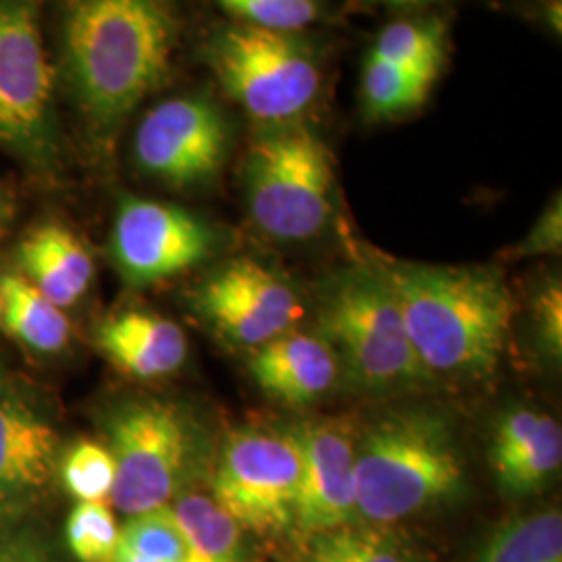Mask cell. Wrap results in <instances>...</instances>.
<instances>
[{"mask_svg":"<svg viewBox=\"0 0 562 562\" xmlns=\"http://www.w3.org/2000/svg\"><path fill=\"white\" fill-rule=\"evenodd\" d=\"M176 41L173 0H69L63 60L81 111L115 127L165 83Z\"/></svg>","mask_w":562,"mask_h":562,"instance_id":"6da1fadb","label":"cell"},{"mask_svg":"<svg viewBox=\"0 0 562 562\" xmlns=\"http://www.w3.org/2000/svg\"><path fill=\"white\" fill-rule=\"evenodd\" d=\"M398 302L411 346L434 375L483 380L503 359L515 301L487 267L390 262L378 267Z\"/></svg>","mask_w":562,"mask_h":562,"instance_id":"7a4b0ae2","label":"cell"},{"mask_svg":"<svg viewBox=\"0 0 562 562\" xmlns=\"http://www.w3.org/2000/svg\"><path fill=\"white\" fill-rule=\"evenodd\" d=\"M464 464L454 429L431 411H398L357 440V517L373 525L408 519L461 492Z\"/></svg>","mask_w":562,"mask_h":562,"instance_id":"3957f363","label":"cell"},{"mask_svg":"<svg viewBox=\"0 0 562 562\" xmlns=\"http://www.w3.org/2000/svg\"><path fill=\"white\" fill-rule=\"evenodd\" d=\"M319 327L350 382L369 392H387L431 375L417 359L398 302L380 269H355L325 285Z\"/></svg>","mask_w":562,"mask_h":562,"instance_id":"277c9868","label":"cell"},{"mask_svg":"<svg viewBox=\"0 0 562 562\" xmlns=\"http://www.w3.org/2000/svg\"><path fill=\"white\" fill-rule=\"evenodd\" d=\"M115 461L111 503L127 517L162 508L199 469L201 431L171 402L138 401L121 406L109 422Z\"/></svg>","mask_w":562,"mask_h":562,"instance_id":"5b68a950","label":"cell"},{"mask_svg":"<svg viewBox=\"0 0 562 562\" xmlns=\"http://www.w3.org/2000/svg\"><path fill=\"white\" fill-rule=\"evenodd\" d=\"M246 199L271 238L308 240L331 213L334 162L308 127L288 125L255 142L246 157Z\"/></svg>","mask_w":562,"mask_h":562,"instance_id":"8992f818","label":"cell"},{"mask_svg":"<svg viewBox=\"0 0 562 562\" xmlns=\"http://www.w3.org/2000/svg\"><path fill=\"white\" fill-rule=\"evenodd\" d=\"M209 59L225 92L267 123L299 117L322 88L313 53L288 32L229 25L211 42Z\"/></svg>","mask_w":562,"mask_h":562,"instance_id":"52a82bcc","label":"cell"},{"mask_svg":"<svg viewBox=\"0 0 562 562\" xmlns=\"http://www.w3.org/2000/svg\"><path fill=\"white\" fill-rule=\"evenodd\" d=\"M301 477L296 431L240 427L223 442L211 496L244 531L273 536L294 525Z\"/></svg>","mask_w":562,"mask_h":562,"instance_id":"ba28073f","label":"cell"},{"mask_svg":"<svg viewBox=\"0 0 562 562\" xmlns=\"http://www.w3.org/2000/svg\"><path fill=\"white\" fill-rule=\"evenodd\" d=\"M53 136V69L34 0H0V142L46 159Z\"/></svg>","mask_w":562,"mask_h":562,"instance_id":"9c48e42d","label":"cell"},{"mask_svg":"<svg viewBox=\"0 0 562 562\" xmlns=\"http://www.w3.org/2000/svg\"><path fill=\"white\" fill-rule=\"evenodd\" d=\"M194 304L225 340L259 348L276 340L302 317V304L288 281L252 259L225 262L196 292Z\"/></svg>","mask_w":562,"mask_h":562,"instance_id":"30bf717a","label":"cell"},{"mask_svg":"<svg viewBox=\"0 0 562 562\" xmlns=\"http://www.w3.org/2000/svg\"><path fill=\"white\" fill-rule=\"evenodd\" d=\"M213 229L196 215L144 199L121 202L111 238L121 278L136 288L196 267L213 252Z\"/></svg>","mask_w":562,"mask_h":562,"instance_id":"8fae6325","label":"cell"},{"mask_svg":"<svg viewBox=\"0 0 562 562\" xmlns=\"http://www.w3.org/2000/svg\"><path fill=\"white\" fill-rule=\"evenodd\" d=\"M136 161L171 186L211 180L227 155V127L215 104L178 97L150 109L134 138Z\"/></svg>","mask_w":562,"mask_h":562,"instance_id":"7c38bea8","label":"cell"},{"mask_svg":"<svg viewBox=\"0 0 562 562\" xmlns=\"http://www.w3.org/2000/svg\"><path fill=\"white\" fill-rule=\"evenodd\" d=\"M294 431L301 442L302 477L292 527L313 540L357 519V436L340 419L304 423Z\"/></svg>","mask_w":562,"mask_h":562,"instance_id":"4fadbf2b","label":"cell"},{"mask_svg":"<svg viewBox=\"0 0 562 562\" xmlns=\"http://www.w3.org/2000/svg\"><path fill=\"white\" fill-rule=\"evenodd\" d=\"M490 464L506 494L527 496L542 490L561 469V423L531 408L508 411L494 427Z\"/></svg>","mask_w":562,"mask_h":562,"instance_id":"5bb4252c","label":"cell"},{"mask_svg":"<svg viewBox=\"0 0 562 562\" xmlns=\"http://www.w3.org/2000/svg\"><path fill=\"white\" fill-rule=\"evenodd\" d=\"M248 369L265 394L301 406L334 387L340 362L323 336L288 331L255 348Z\"/></svg>","mask_w":562,"mask_h":562,"instance_id":"9a60e30c","label":"cell"},{"mask_svg":"<svg viewBox=\"0 0 562 562\" xmlns=\"http://www.w3.org/2000/svg\"><path fill=\"white\" fill-rule=\"evenodd\" d=\"M59 467V438L32 408L0 398V504L36 494Z\"/></svg>","mask_w":562,"mask_h":562,"instance_id":"2e32d148","label":"cell"},{"mask_svg":"<svg viewBox=\"0 0 562 562\" xmlns=\"http://www.w3.org/2000/svg\"><path fill=\"white\" fill-rule=\"evenodd\" d=\"M97 344L109 361L138 380L171 375L188 357L180 325L144 311H127L106 319L97 331Z\"/></svg>","mask_w":562,"mask_h":562,"instance_id":"e0dca14e","label":"cell"},{"mask_svg":"<svg viewBox=\"0 0 562 562\" xmlns=\"http://www.w3.org/2000/svg\"><path fill=\"white\" fill-rule=\"evenodd\" d=\"M23 278L57 306H71L94 280V261L80 238L63 225H42L20 246Z\"/></svg>","mask_w":562,"mask_h":562,"instance_id":"ac0fdd59","label":"cell"},{"mask_svg":"<svg viewBox=\"0 0 562 562\" xmlns=\"http://www.w3.org/2000/svg\"><path fill=\"white\" fill-rule=\"evenodd\" d=\"M0 322L23 346L48 355L69 341L71 325L60 306L42 296L23 276H7L0 281Z\"/></svg>","mask_w":562,"mask_h":562,"instance_id":"d6986e66","label":"cell"},{"mask_svg":"<svg viewBox=\"0 0 562 562\" xmlns=\"http://www.w3.org/2000/svg\"><path fill=\"white\" fill-rule=\"evenodd\" d=\"M190 548V559L201 562H240L241 529L213 496L183 494L167 504Z\"/></svg>","mask_w":562,"mask_h":562,"instance_id":"ffe728a7","label":"cell"},{"mask_svg":"<svg viewBox=\"0 0 562 562\" xmlns=\"http://www.w3.org/2000/svg\"><path fill=\"white\" fill-rule=\"evenodd\" d=\"M477 562H562L561 510H540L501 525L482 546Z\"/></svg>","mask_w":562,"mask_h":562,"instance_id":"44dd1931","label":"cell"},{"mask_svg":"<svg viewBox=\"0 0 562 562\" xmlns=\"http://www.w3.org/2000/svg\"><path fill=\"white\" fill-rule=\"evenodd\" d=\"M446 55V34L438 21H396L383 27L371 57L398 65L427 80H438Z\"/></svg>","mask_w":562,"mask_h":562,"instance_id":"7402d4cb","label":"cell"},{"mask_svg":"<svg viewBox=\"0 0 562 562\" xmlns=\"http://www.w3.org/2000/svg\"><path fill=\"white\" fill-rule=\"evenodd\" d=\"M434 83L436 81L369 55L362 69V101L375 117H398L419 109Z\"/></svg>","mask_w":562,"mask_h":562,"instance_id":"603a6c76","label":"cell"},{"mask_svg":"<svg viewBox=\"0 0 562 562\" xmlns=\"http://www.w3.org/2000/svg\"><path fill=\"white\" fill-rule=\"evenodd\" d=\"M60 480L78 503H106L115 483V461L106 446L81 440L60 461Z\"/></svg>","mask_w":562,"mask_h":562,"instance_id":"cb8c5ba5","label":"cell"},{"mask_svg":"<svg viewBox=\"0 0 562 562\" xmlns=\"http://www.w3.org/2000/svg\"><path fill=\"white\" fill-rule=\"evenodd\" d=\"M120 542V525L106 503H78L67 519V543L80 562H109Z\"/></svg>","mask_w":562,"mask_h":562,"instance_id":"d4e9b609","label":"cell"},{"mask_svg":"<svg viewBox=\"0 0 562 562\" xmlns=\"http://www.w3.org/2000/svg\"><path fill=\"white\" fill-rule=\"evenodd\" d=\"M223 9L244 25L273 30V32H301L322 18L317 0H217Z\"/></svg>","mask_w":562,"mask_h":562,"instance_id":"484cf974","label":"cell"},{"mask_svg":"<svg viewBox=\"0 0 562 562\" xmlns=\"http://www.w3.org/2000/svg\"><path fill=\"white\" fill-rule=\"evenodd\" d=\"M311 561L315 562H404L401 552L371 531L341 527L313 538Z\"/></svg>","mask_w":562,"mask_h":562,"instance_id":"4316f807","label":"cell"},{"mask_svg":"<svg viewBox=\"0 0 562 562\" xmlns=\"http://www.w3.org/2000/svg\"><path fill=\"white\" fill-rule=\"evenodd\" d=\"M562 244V204L561 196L543 209L540 220L529 229V234L513 250V259L554 255L561 250Z\"/></svg>","mask_w":562,"mask_h":562,"instance_id":"83f0119b","label":"cell"},{"mask_svg":"<svg viewBox=\"0 0 562 562\" xmlns=\"http://www.w3.org/2000/svg\"><path fill=\"white\" fill-rule=\"evenodd\" d=\"M536 327L538 340L552 359L562 355V288L559 281H552L543 288L536 299Z\"/></svg>","mask_w":562,"mask_h":562,"instance_id":"f1b7e54d","label":"cell"},{"mask_svg":"<svg viewBox=\"0 0 562 562\" xmlns=\"http://www.w3.org/2000/svg\"><path fill=\"white\" fill-rule=\"evenodd\" d=\"M109 562H169L161 559V557H157V554H150V552H146V550H142V548H136V546H130V543L117 542V548H115V552H113V557H111V561Z\"/></svg>","mask_w":562,"mask_h":562,"instance_id":"f546056e","label":"cell"},{"mask_svg":"<svg viewBox=\"0 0 562 562\" xmlns=\"http://www.w3.org/2000/svg\"><path fill=\"white\" fill-rule=\"evenodd\" d=\"M0 562H44V559L30 548L9 546V548H0Z\"/></svg>","mask_w":562,"mask_h":562,"instance_id":"4dcf8cb0","label":"cell"},{"mask_svg":"<svg viewBox=\"0 0 562 562\" xmlns=\"http://www.w3.org/2000/svg\"><path fill=\"white\" fill-rule=\"evenodd\" d=\"M367 7H415V4H425L431 0H362Z\"/></svg>","mask_w":562,"mask_h":562,"instance_id":"1f68e13d","label":"cell"},{"mask_svg":"<svg viewBox=\"0 0 562 562\" xmlns=\"http://www.w3.org/2000/svg\"><path fill=\"white\" fill-rule=\"evenodd\" d=\"M2 223H4V204H2V199H0V229H2Z\"/></svg>","mask_w":562,"mask_h":562,"instance_id":"d6a6232c","label":"cell"},{"mask_svg":"<svg viewBox=\"0 0 562 562\" xmlns=\"http://www.w3.org/2000/svg\"><path fill=\"white\" fill-rule=\"evenodd\" d=\"M0 308H2V294H0Z\"/></svg>","mask_w":562,"mask_h":562,"instance_id":"836d02e7","label":"cell"},{"mask_svg":"<svg viewBox=\"0 0 562 562\" xmlns=\"http://www.w3.org/2000/svg\"><path fill=\"white\" fill-rule=\"evenodd\" d=\"M188 562H201V561H194V559H190Z\"/></svg>","mask_w":562,"mask_h":562,"instance_id":"e575fe53","label":"cell"},{"mask_svg":"<svg viewBox=\"0 0 562 562\" xmlns=\"http://www.w3.org/2000/svg\"><path fill=\"white\" fill-rule=\"evenodd\" d=\"M308 562H315V561H311V559H308Z\"/></svg>","mask_w":562,"mask_h":562,"instance_id":"d590c367","label":"cell"}]
</instances>
